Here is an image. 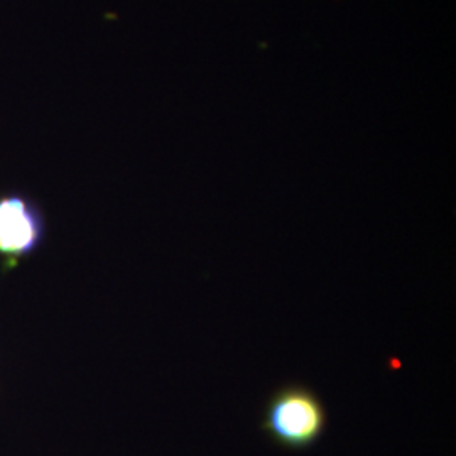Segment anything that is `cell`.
Returning <instances> with one entry per match:
<instances>
[{"instance_id":"6da1fadb","label":"cell","mask_w":456,"mask_h":456,"mask_svg":"<svg viewBox=\"0 0 456 456\" xmlns=\"http://www.w3.org/2000/svg\"><path fill=\"white\" fill-rule=\"evenodd\" d=\"M326 428L325 404L322 397L305 384H286L265 401L262 433L284 450H310L323 438Z\"/></svg>"},{"instance_id":"7a4b0ae2","label":"cell","mask_w":456,"mask_h":456,"mask_svg":"<svg viewBox=\"0 0 456 456\" xmlns=\"http://www.w3.org/2000/svg\"><path fill=\"white\" fill-rule=\"evenodd\" d=\"M39 205L24 193L0 195V257L11 264L29 257L45 239Z\"/></svg>"}]
</instances>
